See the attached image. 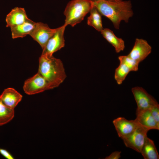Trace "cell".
Here are the masks:
<instances>
[{"label":"cell","mask_w":159,"mask_h":159,"mask_svg":"<svg viewBox=\"0 0 159 159\" xmlns=\"http://www.w3.org/2000/svg\"><path fill=\"white\" fill-rule=\"evenodd\" d=\"M22 96L15 89L8 88L5 89L0 95V100L7 107L14 109L21 101Z\"/></svg>","instance_id":"cell-11"},{"label":"cell","mask_w":159,"mask_h":159,"mask_svg":"<svg viewBox=\"0 0 159 159\" xmlns=\"http://www.w3.org/2000/svg\"><path fill=\"white\" fill-rule=\"evenodd\" d=\"M14 115V109L7 107L0 100V126L9 122Z\"/></svg>","instance_id":"cell-18"},{"label":"cell","mask_w":159,"mask_h":159,"mask_svg":"<svg viewBox=\"0 0 159 159\" xmlns=\"http://www.w3.org/2000/svg\"><path fill=\"white\" fill-rule=\"evenodd\" d=\"M100 32L103 37L114 47L116 53H119L124 50V41L122 38L117 37L112 30L108 28H103Z\"/></svg>","instance_id":"cell-15"},{"label":"cell","mask_w":159,"mask_h":159,"mask_svg":"<svg viewBox=\"0 0 159 159\" xmlns=\"http://www.w3.org/2000/svg\"><path fill=\"white\" fill-rule=\"evenodd\" d=\"M0 153L3 156L7 159H14V157L6 150L0 148Z\"/></svg>","instance_id":"cell-22"},{"label":"cell","mask_w":159,"mask_h":159,"mask_svg":"<svg viewBox=\"0 0 159 159\" xmlns=\"http://www.w3.org/2000/svg\"><path fill=\"white\" fill-rule=\"evenodd\" d=\"M56 30V28L51 29L46 24L37 22L29 35L39 44L43 49Z\"/></svg>","instance_id":"cell-8"},{"label":"cell","mask_w":159,"mask_h":159,"mask_svg":"<svg viewBox=\"0 0 159 159\" xmlns=\"http://www.w3.org/2000/svg\"><path fill=\"white\" fill-rule=\"evenodd\" d=\"M92 3L101 15L112 21L117 29H119L122 21L127 23L133 14L132 3L130 0L114 2L97 0L92 1Z\"/></svg>","instance_id":"cell-1"},{"label":"cell","mask_w":159,"mask_h":159,"mask_svg":"<svg viewBox=\"0 0 159 159\" xmlns=\"http://www.w3.org/2000/svg\"><path fill=\"white\" fill-rule=\"evenodd\" d=\"M38 72L49 82L52 89L59 86L66 77L62 62L53 55H41Z\"/></svg>","instance_id":"cell-2"},{"label":"cell","mask_w":159,"mask_h":159,"mask_svg":"<svg viewBox=\"0 0 159 159\" xmlns=\"http://www.w3.org/2000/svg\"><path fill=\"white\" fill-rule=\"evenodd\" d=\"M113 123L119 137L122 139L130 135L139 124L135 119L128 120L122 117L114 120Z\"/></svg>","instance_id":"cell-9"},{"label":"cell","mask_w":159,"mask_h":159,"mask_svg":"<svg viewBox=\"0 0 159 159\" xmlns=\"http://www.w3.org/2000/svg\"><path fill=\"white\" fill-rule=\"evenodd\" d=\"M91 1H96L97 0H91Z\"/></svg>","instance_id":"cell-25"},{"label":"cell","mask_w":159,"mask_h":159,"mask_svg":"<svg viewBox=\"0 0 159 159\" xmlns=\"http://www.w3.org/2000/svg\"><path fill=\"white\" fill-rule=\"evenodd\" d=\"M149 130L148 129L139 124L130 135L122 139L126 147L140 153Z\"/></svg>","instance_id":"cell-7"},{"label":"cell","mask_w":159,"mask_h":159,"mask_svg":"<svg viewBox=\"0 0 159 159\" xmlns=\"http://www.w3.org/2000/svg\"><path fill=\"white\" fill-rule=\"evenodd\" d=\"M90 16L88 17L87 24L98 31L101 32L103 29L101 14L93 6L90 11Z\"/></svg>","instance_id":"cell-17"},{"label":"cell","mask_w":159,"mask_h":159,"mask_svg":"<svg viewBox=\"0 0 159 159\" xmlns=\"http://www.w3.org/2000/svg\"><path fill=\"white\" fill-rule=\"evenodd\" d=\"M36 23L29 18L23 23L10 28L12 38H23L29 35Z\"/></svg>","instance_id":"cell-14"},{"label":"cell","mask_w":159,"mask_h":159,"mask_svg":"<svg viewBox=\"0 0 159 159\" xmlns=\"http://www.w3.org/2000/svg\"><path fill=\"white\" fill-rule=\"evenodd\" d=\"M28 19L24 8L15 7L12 9L6 16V26L11 28L20 25Z\"/></svg>","instance_id":"cell-12"},{"label":"cell","mask_w":159,"mask_h":159,"mask_svg":"<svg viewBox=\"0 0 159 159\" xmlns=\"http://www.w3.org/2000/svg\"><path fill=\"white\" fill-rule=\"evenodd\" d=\"M121 152L115 151L112 153L109 156L106 157L105 159H118L120 157Z\"/></svg>","instance_id":"cell-23"},{"label":"cell","mask_w":159,"mask_h":159,"mask_svg":"<svg viewBox=\"0 0 159 159\" xmlns=\"http://www.w3.org/2000/svg\"><path fill=\"white\" fill-rule=\"evenodd\" d=\"M152 49L146 40L136 38L132 49L127 55L140 63L151 53Z\"/></svg>","instance_id":"cell-10"},{"label":"cell","mask_w":159,"mask_h":159,"mask_svg":"<svg viewBox=\"0 0 159 159\" xmlns=\"http://www.w3.org/2000/svg\"><path fill=\"white\" fill-rule=\"evenodd\" d=\"M131 90L137 105L136 113L149 109L158 104L156 100L142 87H134Z\"/></svg>","instance_id":"cell-6"},{"label":"cell","mask_w":159,"mask_h":159,"mask_svg":"<svg viewBox=\"0 0 159 159\" xmlns=\"http://www.w3.org/2000/svg\"><path fill=\"white\" fill-rule=\"evenodd\" d=\"M92 6L91 0H72L69 1L64 12L65 16L64 24L74 26L83 20Z\"/></svg>","instance_id":"cell-3"},{"label":"cell","mask_w":159,"mask_h":159,"mask_svg":"<svg viewBox=\"0 0 159 159\" xmlns=\"http://www.w3.org/2000/svg\"><path fill=\"white\" fill-rule=\"evenodd\" d=\"M140 153L145 159H159V155L153 141L147 136L145 138Z\"/></svg>","instance_id":"cell-16"},{"label":"cell","mask_w":159,"mask_h":159,"mask_svg":"<svg viewBox=\"0 0 159 159\" xmlns=\"http://www.w3.org/2000/svg\"><path fill=\"white\" fill-rule=\"evenodd\" d=\"M23 89L28 95H33L52 89L49 82L38 72L25 81Z\"/></svg>","instance_id":"cell-4"},{"label":"cell","mask_w":159,"mask_h":159,"mask_svg":"<svg viewBox=\"0 0 159 159\" xmlns=\"http://www.w3.org/2000/svg\"><path fill=\"white\" fill-rule=\"evenodd\" d=\"M150 110L152 117L159 126V105L157 104L151 107Z\"/></svg>","instance_id":"cell-21"},{"label":"cell","mask_w":159,"mask_h":159,"mask_svg":"<svg viewBox=\"0 0 159 159\" xmlns=\"http://www.w3.org/2000/svg\"><path fill=\"white\" fill-rule=\"evenodd\" d=\"M118 59L120 62L125 64L129 69L130 71H136L138 70L140 63L128 55L120 56L118 57Z\"/></svg>","instance_id":"cell-20"},{"label":"cell","mask_w":159,"mask_h":159,"mask_svg":"<svg viewBox=\"0 0 159 159\" xmlns=\"http://www.w3.org/2000/svg\"><path fill=\"white\" fill-rule=\"evenodd\" d=\"M130 72L125 64L120 62L119 66L115 69L114 74V78L117 83L119 85L121 84Z\"/></svg>","instance_id":"cell-19"},{"label":"cell","mask_w":159,"mask_h":159,"mask_svg":"<svg viewBox=\"0 0 159 159\" xmlns=\"http://www.w3.org/2000/svg\"><path fill=\"white\" fill-rule=\"evenodd\" d=\"M66 26L64 24L56 28L55 32L48 40L42 49V54L52 56L54 53L64 46V33Z\"/></svg>","instance_id":"cell-5"},{"label":"cell","mask_w":159,"mask_h":159,"mask_svg":"<svg viewBox=\"0 0 159 159\" xmlns=\"http://www.w3.org/2000/svg\"><path fill=\"white\" fill-rule=\"evenodd\" d=\"M107 1H114V2H118L122 0H106Z\"/></svg>","instance_id":"cell-24"},{"label":"cell","mask_w":159,"mask_h":159,"mask_svg":"<svg viewBox=\"0 0 159 159\" xmlns=\"http://www.w3.org/2000/svg\"><path fill=\"white\" fill-rule=\"evenodd\" d=\"M136 115L135 120L140 125L149 130H159V126L152 117L150 109L137 112Z\"/></svg>","instance_id":"cell-13"}]
</instances>
